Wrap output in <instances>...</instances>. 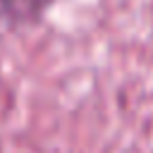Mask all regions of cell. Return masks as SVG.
<instances>
[{
    "mask_svg": "<svg viewBox=\"0 0 153 153\" xmlns=\"http://www.w3.org/2000/svg\"><path fill=\"white\" fill-rule=\"evenodd\" d=\"M2 2H12V5H26L29 10H38V7H43L48 0H2Z\"/></svg>",
    "mask_w": 153,
    "mask_h": 153,
    "instance_id": "6da1fadb",
    "label": "cell"
}]
</instances>
